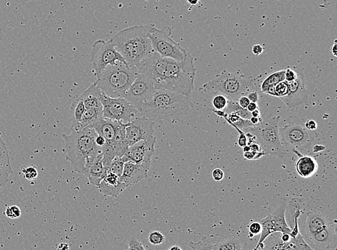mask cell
<instances>
[{"instance_id":"1","label":"cell","mask_w":337,"mask_h":250,"mask_svg":"<svg viewBox=\"0 0 337 250\" xmlns=\"http://www.w3.org/2000/svg\"><path fill=\"white\" fill-rule=\"evenodd\" d=\"M192 105L191 94L155 89L150 100L142 105L140 113L155 123H173L187 114Z\"/></svg>"},{"instance_id":"2","label":"cell","mask_w":337,"mask_h":250,"mask_svg":"<svg viewBox=\"0 0 337 250\" xmlns=\"http://www.w3.org/2000/svg\"><path fill=\"white\" fill-rule=\"evenodd\" d=\"M70 129V135L62 134L66 143V160L70 162L77 172L85 174L88 168L102 154L100 147L96 143L97 133L91 126L81 130Z\"/></svg>"},{"instance_id":"3","label":"cell","mask_w":337,"mask_h":250,"mask_svg":"<svg viewBox=\"0 0 337 250\" xmlns=\"http://www.w3.org/2000/svg\"><path fill=\"white\" fill-rule=\"evenodd\" d=\"M154 25H135L124 29L111 39L129 67H136L153 52L148 33Z\"/></svg>"},{"instance_id":"4","label":"cell","mask_w":337,"mask_h":250,"mask_svg":"<svg viewBox=\"0 0 337 250\" xmlns=\"http://www.w3.org/2000/svg\"><path fill=\"white\" fill-rule=\"evenodd\" d=\"M196 72L194 59L189 53L187 52L181 62L168 58L164 71L154 83V86L155 89L191 94L194 90Z\"/></svg>"},{"instance_id":"5","label":"cell","mask_w":337,"mask_h":250,"mask_svg":"<svg viewBox=\"0 0 337 250\" xmlns=\"http://www.w3.org/2000/svg\"><path fill=\"white\" fill-rule=\"evenodd\" d=\"M137 73V67H131L127 63L120 62L108 66L96 80V84L109 97H125Z\"/></svg>"},{"instance_id":"6","label":"cell","mask_w":337,"mask_h":250,"mask_svg":"<svg viewBox=\"0 0 337 250\" xmlns=\"http://www.w3.org/2000/svg\"><path fill=\"white\" fill-rule=\"evenodd\" d=\"M253 83L254 80L250 77L224 71L203 84V89L209 94H221L229 100L237 101L240 96L248 92Z\"/></svg>"},{"instance_id":"7","label":"cell","mask_w":337,"mask_h":250,"mask_svg":"<svg viewBox=\"0 0 337 250\" xmlns=\"http://www.w3.org/2000/svg\"><path fill=\"white\" fill-rule=\"evenodd\" d=\"M280 119L279 115H270L262 119L259 124L249 128V131L255 135L257 142L264 148L266 154L277 158H284L286 152L279 135Z\"/></svg>"},{"instance_id":"8","label":"cell","mask_w":337,"mask_h":250,"mask_svg":"<svg viewBox=\"0 0 337 250\" xmlns=\"http://www.w3.org/2000/svg\"><path fill=\"white\" fill-rule=\"evenodd\" d=\"M152 49L161 57L181 62L185 58L187 51L171 38V28L165 26L163 29L152 27L148 33Z\"/></svg>"},{"instance_id":"9","label":"cell","mask_w":337,"mask_h":250,"mask_svg":"<svg viewBox=\"0 0 337 250\" xmlns=\"http://www.w3.org/2000/svg\"><path fill=\"white\" fill-rule=\"evenodd\" d=\"M91 62L96 80L100 77L108 66L115 65L125 62L124 58L117 51L115 43L112 39L105 41L98 40L92 46Z\"/></svg>"},{"instance_id":"10","label":"cell","mask_w":337,"mask_h":250,"mask_svg":"<svg viewBox=\"0 0 337 250\" xmlns=\"http://www.w3.org/2000/svg\"><path fill=\"white\" fill-rule=\"evenodd\" d=\"M280 142L284 147L303 150L311 147L317 136L315 131H309L301 123H294L279 127Z\"/></svg>"},{"instance_id":"11","label":"cell","mask_w":337,"mask_h":250,"mask_svg":"<svg viewBox=\"0 0 337 250\" xmlns=\"http://www.w3.org/2000/svg\"><path fill=\"white\" fill-rule=\"evenodd\" d=\"M101 102L103 105V117L114 120V121L128 123L132 121V118L139 113L131 103L124 97H109L102 92L100 96Z\"/></svg>"},{"instance_id":"12","label":"cell","mask_w":337,"mask_h":250,"mask_svg":"<svg viewBox=\"0 0 337 250\" xmlns=\"http://www.w3.org/2000/svg\"><path fill=\"white\" fill-rule=\"evenodd\" d=\"M155 90L152 80L138 72L135 80L127 91L124 98L140 113L142 105L150 100Z\"/></svg>"},{"instance_id":"13","label":"cell","mask_w":337,"mask_h":250,"mask_svg":"<svg viewBox=\"0 0 337 250\" xmlns=\"http://www.w3.org/2000/svg\"><path fill=\"white\" fill-rule=\"evenodd\" d=\"M120 123V121H114V120L102 117L99 121L91 126L94 128L97 134L104 136L105 139L106 144L102 149V154H103L102 162L106 169L110 165L111 162L115 158L113 150V143L117 128Z\"/></svg>"},{"instance_id":"14","label":"cell","mask_w":337,"mask_h":250,"mask_svg":"<svg viewBox=\"0 0 337 250\" xmlns=\"http://www.w3.org/2000/svg\"><path fill=\"white\" fill-rule=\"evenodd\" d=\"M154 125L153 121L144 115L128 123L125 127L128 146L130 147L139 141H152L156 139L154 136Z\"/></svg>"},{"instance_id":"15","label":"cell","mask_w":337,"mask_h":250,"mask_svg":"<svg viewBox=\"0 0 337 250\" xmlns=\"http://www.w3.org/2000/svg\"><path fill=\"white\" fill-rule=\"evenodd\" d=\"M288 83V92L286 95L280 99L285 104L288 110H292L306 103L309 94L305 86V78L302 72L298 71L296 79Z\"/></svg>"},{"instance_id":"16","label":"cell","mask_w":337,"mask_h":250,"mask_svg":"<svg viewBox=\"0 0 337 250\" xmlns=\"http://www.w3.org/2000/svg\"><path fill=\"white\" fill-rule=\"evenodd\" d=\"M312 250H337V222L329 223L319 232L307 237Z\"/></svg>"},{"instance_id":"17","label":"cell","mask_w":337,"mask_h":250,"mask_svg":"<svg viewBox=\"0 0 337 250\" xmlns=\"http://www.w3.org/2000/svg\"><path fill=\"white\" fill-rule=\"evenodd\" d=\"M156 139L152 141L142 140L128 147L124 157L127 161L135 163H151L152 156L155 153Z\"/></svg>"},{"instance_id":"18","label":"cell","mask_w":337,"mask_h":250,"mask_svg":"<svg viewBox=\"0 0 337 250\" xmlns=\"http://www.w3.org/2000/svg\"><path fill=\"white\" fill-rule=\"evenodd\" d=\"M151 163H135L131 161L125 162L124 169L120 179L129 187L137 183L142 179H146L148 174Z\"/></svg>"},{"instance_id":"19","label":"cell","mask_w":337,"mask_h":250,"mask_svg":"<svg viewBox=\"0 0 337 250\" xmlns=\"http://www.w3.org/2000/svg\"><path fill=\"white\" fill-rule=\"evenodd\" d=\"M99 191L107 196L117 198L120 193H123L128 186L120 179L117 174L107 171V174L97 186Z\"/></svg>"},{"instance_id":"20","label":"cell","mask_w":337,"mask_h":250,"mask_svg":"<svg viewBox=\"0 0 337 250\" xmlns=\"http://www.w3.org/2000/svg\"><path fill=\"white\" fill-rule=\"evenodd\" d=\"M192 249L195 250H242V245L235 237H229L223 241L214 244L207 243L204 240L198 243H189Z\"/></svg>"},{"instance_id":"21","label":"cell","mask_w":337,"mask_h":250,"mask_svg":"<svg viewBox=\"0 0 337 250\" xmlns=\"http://www.w3.org/2000/svg\"><path fill=\"white\" fill-rule=\"evenodd\" d=\"M292 150L299 158L296 163V169L298 174L303 178L311 177L317 171V160L312 157L303 155L299 151L294 149Z\"/></svg>"},{"instance_id":"22","label":"cell","mask_w":337,"mask_h":250,"mask_svg":"<svg viewBox=\"0 0 337 250\" xmlns=\"http://www.w3.org/2000/svg\"><path fill=\"white\" fill-rule=\"evenodd\" d=\"M288 204L286 200L282 199L275 210L270 213L269 216L271 222L274 226L275 232H280V233H290L291 229L288 227L285 221V211H286Z\"/></svg>"},{"instance_id":"23","label":"cell","mask_w":337,"mask_h":250,"mask_svg":"<svg viewBox=\"0 0 337 250\" xmlns=\"http://www.w3.org/2000/svg\"><path fill=\"white\" fill-rule=\"evenodd\" d=\"M331 221L327 216L319 212L309 213L305 223V236L306 238L324 228Z\"/></svg>"},{"instance_id":"24","label":"cell","mask_w":337,"mask_h":250,"mask_svg":"<svg viewBox=\"0 0 337 250\" xmlns=\"http://www.w3.org/2000/svg\"><path fill=\"white\" fill-rule=\"evenodd\" d=\"M12 174L10 156L7 146L0 136V187L5 185Z\"/></svg>"},{"instance_id":"25","label":"cell","mask_w":337,"mask_h":250,"mask_svg":"<svg viewBox=\"0 0 337 250\" xmlns=\"http://www.w3.org/2000/svg\"><path fill=\"white\" fill-rule=\"evenodd\" d=\"M102 91L98 87L96 83H93L80 96L86 108L99 109L103 110V105L100 100Z\"/></svg>"},{"instance_id":"26","label":"cell","mask_w":337,"mask_h":250,"mask_svg":"<svg viewBox=\"0 0 337 250\" xmlns=\"http://www.w3.org/2000/svg\"><path fill=\"white\" fill-rule=\"evenodd\" d=\"M103 154H101L92 165L88 168L84 175L89 179L90 183L97 187L107 174V169L102 162Z\"/></svg>"},{"instance_id":"27","label":"cell","mask_w":337,"mask_h":250,"mask_svg":"<svg viewBox=\"0 0 337 250\" xmlns=\"http://www.w3.org/2000/svg\"><path fill=\"white\" fill-rule=\"evenodd\" d=\"M128 123H123L120 122L118 128H117L116 134H115V140L113 143V150L115 158H122L125 156L127 151L128 150V142L125 135V127Z\"/></svg>"},{"instance_id":"28","label":"cell","mask_w":337,"mask_h":250,"mask_svg":"<svg viewBox=\"0 0 337 250\" xmlns=\"http://www.w3.org/2000/svg\"><path fill=\"white\" fill-rule=\"evenodd\" d=\"M103 117V110L99 109L86 108L80 121L75 124H72L70 129L81 130L95 123Z\"/></svg>"},{"instance_id":"29","label":"cell","mask_w":337,"mask_h":250,"mask_svg":"<svg viewBox=\"0 0 337 250\" xmlns=\"http://www.w3.org/2000/svg\"><path fill=\"white\" fill-rule=\"evenodd\" d=\"M285 70H279L270 75L262 83V92L270 95L273 86L277 83L285 80Z\"/></svg>"},{"instance_id":"30","label":"cell","mask_w":337,"mask_h":250,"mask_svg":"<svg viewBox=\"0 0 337 250\" xmlns=\"http://www.w3.org/2000/svg\"><path fill=\"white\" fill-rule=\"evenodd\" d=\"M224 118L229 123V125L232 126H235L237 129L242 130V131L253 126V123L250 121V120L244 119L234 113L226 114Z\"/></svg>"},{"instance_id":"31","label":"cell","mask_w":337,"mask_h":250,"mask_svg":"<svg viewBox=\"0 0 337 250\" xmlns=\"http://www.w3.org/2000/svg\"><path fill=\"white\" fill-rule=\"evenodd\" d=\"M224 112L226 114L231 113H236L244 119L250 120L252 116L251 113L248 111V109L240 107L237 101L229 100L227 106L224 109Z\"/></svg>"},{"instance_id":"32","label":"cell","mask_w":337,"mask_h":250,"mask_svg":"<svg viewBox=\"0 0 337 250\" xmlns=\"http://www.w3.org/2000/svg\"><path fill=\"white\" fill-rule=\"evenodd\" d=\"M85 110H86V107H85L84 104L79 97H77L73 101L71 104V110L72 113H73L72 123H73V124H75L80 121Z\"/></svg>"},{"instance_id":"33","label":"cell","mask_w":337,"mask_h":250,"mask_svg":"<svg viewBox=\"0 0 337 250\" xmlns=\"http://www.w3.org/2000/svg\"><path fill=\"white\" fill-rule=\"evenodd\" d=\"M126 162L124 157L115 158L111 162L110 165L107 167V171L117 174L118 177H121L124 169L125 163Z\"/></svg>"},{"instance_id":"34","label":"cell","mask_w":337,"mask_h":250,"mask_svg":"<svg viewBox=\"0 0 337 250\" xmlns=\"http://www.w3.org/2000/svg\"><path fill=\"white\" fill-rule=\"evenodd\" d=\"M229 100L227 97L221 94H215L213 98L212 104L215 110H224L227 106Z\"/></svg>"},{"instance_id":"35","label":"cell","mask_w":337,"mask_h":250,"mask_svg":"<svg viewBox=\"0 0 337 250\" xmlns=\"http://www.w3.org/2000/svg\"><path fill=\"white\" fill-rule=\"evenodd\" d=\"M273 92L275 97H284L288 92V83L285 80L277 83L273 86Z\"/></svg>"},{"instance_id":"36","label":"cell","mask_w":337,"mask_h":250,"mask_svg":"<svg viewBox=\"0 0 337 250\" xmlns=\"http://www.w3.org/2000/svg\"><path fill=\"white\" fill-rule=\"evenodd\" d=\"M165 237L158 231L150 232L148 237L149 243L153 245H160L165 243Z\"/></svg>"},{"instance_id":"37","label":"cell","mask_w":337,"mask_h":250,"mask_svg":"<svg viewBox=\"0 0 337 250\" xmlns=\"http://www.w3.org/2000/svg\"><path fill=\"white\" fill-rule=\"evenodd\" d=\"M5 215L10 219H17L20 216V208L17 206H7L5 210Z\"/></svg>"},{"instance_id":"38","label":"cell","mask_w":337,"mask_h":250,"mask_svg":"<svg viewBox=\"0 0 337 250\" xmlns=\"http://www.w3.org/2000/svg\"><path fill=\"white\" fill-rule=\"evenodd\" d=\"M22 171H23L24 177L28 180H34L38 177V170L35 167H29Z\"/></svg>"},{"instance_id":"39","label":"cell","mask_w":337,"mask_h":250,"mask_svg":"<svg viewBox=\"0 0 337 250\" xmlns=\"http://www.w3.org/2000/svg\"><path fill=\"white\" fill-rule=\"evenodd\" d=\"M267 155L266 152H254V151H250L248 152H245L244 153V157L245 159L249 160H256L258 159L261 158L262 157Z\"/></svg>"},{"instance_id":"40","label":"cell","mask_w":337,"mask_h":250,"mask_svg":"<svg viewBox=\"0 0 337 250\" xmlns=\"http://www.w3.org/2000/svg\"><path fill=\"white\" fill-rule=\"evenodd\" d=\"M232 127L234 128L239 134L238 139H237V144H238V145L240 146V147L243 148L244 147H245V146L248 144V139H247L246 134H245V133L242 130L237 129L235 126H232Z\"/></svg>"},{"instance_id":"41","label":"cell","mask_w":337,"mask_h":250,"mask_svg":"<svg viewBox=\"0 0 337 250\" xmlns=\"http://www.w3.org/2000/svg\"><path fill=\"white\" fill-rule=\"evenodd\" d=\"M262 230V225L261 223L258 222V220L253 221L250 222L249 225V231L250 233L253 234L254 235H259L261 234Z\"/></svg>"},{"instance_id":"42","label":"cell","mask_w":337,"mask_h":250,"mask_svg":"<svg viewBox=\"0 0 337 250\" xmlns=\"http://www.w3.org/2000/svg\"><path fill=\"white\" fill-rule=\"evenodd\" d=\"M145 248H144L142 243H139V241L135 238V237H131L128 243V250H144Z\"/></svg>"},{"instance_id":"43","label":"cell","mask_w":337,"mask_h":250,"mask_svg":"<svg viewBox=\"0 0 337 250\" xmlns=\"http://www.w3.org/2000/svg\"><path fill=\"white\" fill-rule=\"evenodd\" d=\"M298 77V72L291 69H286L285 72V80L287 83L294 81Z\"/></svg>"},{"instance_id":"44","label":"cell","mask_w":337,"mask_h":250,"mask_svg":"<svg viewBox=\"0 0 337 250\" xmlns=\"http://www.w3.org/2000/svg\"><path fill=\"white\" fill-rule=\"evenodd\" d=\"M212 177L213 179L216 182H219L221 179H223L224 177V173L222 169L219 168H216L212 171Z\"/></svg>"},{"instance_id":"45","label":"cell","mask_w":337,"mask_h":250,"mask_svg":"<svg viewBox=\"0 0 337 250\" xmlns=\"http://www.w3.org/2000/svg\"><path fill=\"white\" fill-rule=\"evenodd\" d=\"M237 102H238L239 105H240V107H242V108H247L250 101L246 95L243 94V95L240 96V97H239L238 100H237Z\"/></svg>"},{"instance_id":"46","label":"cell","mask_w":337,"mask_h":250,"mask_svg":"<svg viewBox=\"0 0 337 250\" xmlns=\"http://www.w3.org/2000/svg\"><path fill=\"white\" fill-rule=\"evenodd\" d=\"M317 122L314 120H309L305 123V127L309 131H316L317 129Z\"/></svg>"},{"instance_id":"47","label":"cell","mask_w":337,"mask_h":250,"mask_svg":"<svg viewBox=\"0 0 337 250\" xmlns=\"http://www.w3.org/2000/svg\"><path fill=\"white\" fill-rule=\"evenodd\" d=\"M246 96L250 102H258V100H259V94H258L257 91L249 92L247 94Z\"/></svg>"},{"instance_id":"48","label":"cell","mask_w":337,"mask_h":250,"mask_svg":"<svg viewBox=\"0 0 337 250\" xmlns=\"http://www.w3.org/2000/svg\"><path fill=\"white\" fill-rule=\"evenodd\" d=\"M96 143L97 144L98 147H100L101 150L102 151V149H103V147L104 146H105L106 144V140L105 139H104V136H102V135H99V134H97V136H96Z\"/></svg>"},{"instance_id":"49","label":"cell","mask_w":337,"mask_h":250,"mask_svg":"<svg viewBox=\"0 0 337 250\" xmlns=\"http://www.w3.org/2000/svg\"><path fill=\"white\" fill-rule=\"evenodd\" d=\"M263 50H264V49H263V46H261V45L259 44L255 45V46H253V47L252 48V51H253V54H254L255 56L261 55L262 53L263 52Z\"/></svg>"},{"instance_id":"50","label":"cell","mask_w":337,"mask_h":250,"mask_svg":"<svg viewBox=\"0 0 337 250\" xmlns=\"http://www.w3.org/2000/svg\"><path fill=\"white\" fill-rule=\"evenodd\" d=\"M280 239L283 243H290L293 237H291L290 233H281L280 234Z\"/></svg>"},{"instance_id":"51","label":"cell","mask_w":337,"mask_h":250,"mask_svg":"<svg viewBox=\"0 0 337 250\" xmlns=\"http://www.w3.org/2000/svg\"><path fill=\"white\" fill-rule=\"evenodd\" d=\"M249 145H250L251 151H254V152H263L261 144L258 143V142H255V143L249 144Z\"/></svg>"},{"instance_id":"52","label":"cell","mask_w":337,"mask_h":250,"mask_svg":"<svg viewBox=\"0 0 337 250\" xmlns=\"http://www.w3.org/2000/svg\"><path fill=\"white\" fill-rule=\"evenodd\" d=\"M247 109H248V111H250V113L254 111L256 109H258V102H250L249 103L248 106L247 107Z\"/></svg>"},{"instance_id":"53","label":"cell","mask_w":337,"mask_h":250,"mask_svg":"<svg viewBox=\"0 0 337 250\" xmlns=\"http://www.w3.org/2000/svg\"><path fill=\"white\" fill-rule=\"evenodd\" d=\"M261 121V118H257V117L251 116V118H250V121L253 123V126H256V125L259 124Z\"/></svg>"},{"instance_id":"54","label":"cell","mask_w":337,"mask_h":250,"mask_svg":"<svg viewBox=\"0 0 337 250\" xmlns=\"http://www.w3.org/2000/svg\"><path fill=\"white\" fill-rule=\"evenodd\" d=\"M326 147L323 145H316L314 148V152L316 153L318 152H322L325 150Z\"/></svg>"},{"instance_id":"55","label":"cell","mask_w":337,"mask_h":250,"mask_svg":"<svg viewBox=\"0 0 337 250\" xmlns=\"http://www.w3.org/2000/svg\"><path fill=\"white\" fill-rule=\"evenodd\" d=\"M213 113H216V115L221 118H224L225 116L226 113L224 110H211Z\"/></svg>"},{"instance_id":"56","label":"cell","mask_w":337,"mask_h":250,"mask_svg":"<svg viewBox=\"0 0 337 250\" xmlns=\"http://www.w3.org/2000/svg\"><path fill=\"white\" fill-rule=\"evenodd\" d=\"M331 51H332V54H333L335 57H337V40H335V42H334L333 46L331 48Z\"/></svg>"},{"instance_id":"57","label":"cell","mask_w":337,"mask_h":250,"mask_svg":"<svg viewBox=\"0 0 337 250\" xmlns=\"http://www.w3.org/2000/svg\"><path fill=\"white\" fill-rule=\"evenodd\" d=\"M252 116L257 117V118H261V112H260L259 108L256 109L254 111L251 112Z\"/></svg>"},{"instance_id":"58","label":"cell","mask_w":337,"mask_h":250,"mask_svg":"<svg viewBox=\"0 0 337 250\" xmlns=\"http://www.w3.org/2000/svg\"><path fill=\"white\" fill-rule=\"evenodd\" d=\"M69 249L68 244L62 243L58 247V250H67Z\"/></svg>"},{"instance_id":"59","label":"cell","mask_w":337,"mask_h":250,"mask_svg":"<svg viewBox=\"0 0 337 250\" xmlns=\"http://www.w3.org/2000/svg\"><path fill=\"white\" fill-rule=\"evenodd\" d=\"M200 0H187L188 2L191 4V5H196V4H198L200 2Z\"/></svg>"},{"instance_id":"60","label":"cell","mask_w":337,"mask_h":250,"mask_svg":"<svg viewBox=\"0 0 337 250\" xmlns=\"http://www.w3.org/2000/svg\"><path fill=\"white\" fill-rule=\"evenodd\" d=\"M250 151H251V149H250V145H249V144H247V145L245 146V147H243L244 153H245V152H250Z\"/></svg>"},{"instance_id":"61","label":"cell","mask_w":337,"mask_h":250,"mask_svg":"<svg viewBox=\"0 0 337 250\" xmlns=\"http://www.w3.org/2000/svg\"><path fill=\"white\" fill-rule=\"evenodd\" d=\"M169 250H181V248H180L178 245H173V246L171 247V248L168 249Z\"/></svg>"}]
</instances>
